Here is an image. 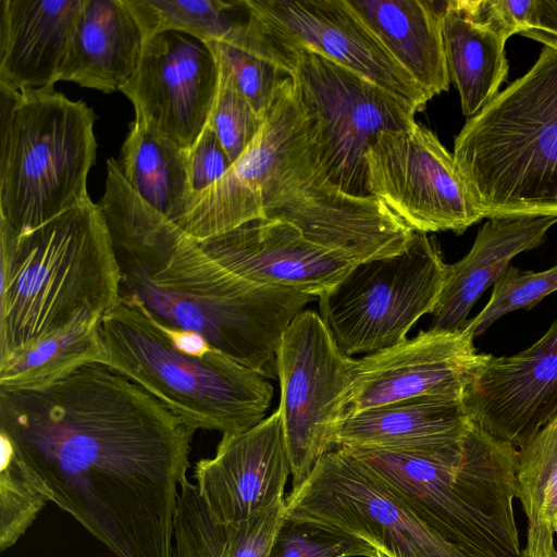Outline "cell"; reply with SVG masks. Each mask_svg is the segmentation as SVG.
I'll use <instances>...</instances> for the list:
<instances>
[{"label": "cell", "mask_w": 557, "mask_h": 557, "mask_svg": "<svg viewBox=\"0 0 557 557\" xmlns=\"http://www.w3.org/2000/svg\"><path fill=\"white\" fill-rule=\"evenodd\" d=\"M120 270V299L164 330L195 333L215 351L277 377L284 332L315 297L230 271L200 242L146 203L107 161L99 202Z\"/></svg>", "instance_id": "2"}, {"label": "cell", "mask_w": 557, "mask_h": 557, "mask_svg": "<svg viewBox=\"0 0 557 557\" xmlns=\"http://www.w3.org/2000/svg\"><path fill=\"white\" fill-rule=\"evenodd\" d=\"M219 76L206 41L164 32L145 38L139 63L120 91L132 101L135 117L188 150L207 125Z\"/></svg>", "instance_id": "13"}, {"label": "cell", "mask_w": 557, "mask_h": 557, "mask_svg": "<svg viewBox=\"0 0 557 557\" xmlns=\"http://www.w3.org/2000/svg\"><path fill=\"white\" fill-rule=\"evenodd\" d=\"M285 517V499L234 525H224L227 557H269Z\"/></svg>", "instance_id": "34"}, {"label": "cell", "mask_w": 557, "mask_h": 557, "mask_svg": "<svg viewBox=\"0 0 557 557\" xmlns=\"http://www.w3.org/2000/svg\"><path fill=\"white\" fill-rule=\"evenodd\" d=\"M238 90L256 112L265 117L281 81L286 76L262 55L236 44L206 41Z\"/></svg>", "instance_id": "32"}, {"label": "cell", "mask_w": 557, "mask_h": 557, "mask_svg": "<svg viewBox=\"0 0 557 557\" xmlns=\"http://www.w3.org/2000/svg\"><path fill=\"white\" fill-rule=\"evenodd\" d=\"M556 557H557V555H556Z\"/></svg>", "instance_id": "40"}, {"label": "cell", "mask_w": 557, "mask_h": 557, "mask_svg": "<svg viewBox=\"0 0 557 557\" xmlns=\"http://www.w3.org/2000/svg\"><path fill=\"white\" fill-rule=\"evenodd\" d=\"M0 362L120 301L110 232L90 198L25 233L0 220Z\"/></svg>", "instance_id": "3"}, {"label": "cell", "mask_w": 557, "mask_h": 557, "mask_svg": "<svg viewBox=\"0 0 557 557\" xmlns=\"http://www.w3.org/2000/svg\"><path fill=\"white\" fill-rule=\"evenodd\" d=\"M219 71L218 91L207 125L216 134L234 163L255 139L264 117L256 112L220 64Z\"/></svg>", "instance_id": "33"}, {"label": "cell", "mask_w": 557, "mask_h": 557, "mask_svg": "<svg viewBox=\"0 0 557 557\" xmlns=\"http://www.w3.org/2000/svg\"><path fill=\"white\" fill-rule=\"evenodd\" d=\"M377 557H388V556H387V555H385L384 553H382V552H380V550H379V552H377Z\"/></svg>", "instance_id": "38"}, {"label": "cell", "mask_w": 557, "mask_h": 557, "mask_svg": "<svg viewBox=\"0 0 557 557\" xmlns=\"http://www.w3.org/2000/svg\"><path fill=\"white\" fill-rule=\"evenodd\" d=\"M356 359L336 344L320 314L298 313L277 350L281 414L293 490L319 459L336 446L337 434L350 417Z\"/></svg>", "instance_id": "11"}, {"label": "cell", "mask_w": 557, "mask_h": 557, "mask_svg": "<svg viewBox=\"0 0 557 557\" xmlns=\"http://www.w3.org/2000/svg\"><path fill=\"white\" fill-rule=\"evenodd\" d=\"M195 432L177 417L88 399L9 446L49 502L117 557H173Z\"/></svg>", "instance_id": "1"}, {"label": "cell", "mask_w": 557, "mask_h": 557, "mask_svg": "<svg viewBox=\"0 0 557 557\" xmlns=\"http://www.w3.org/2000/svg\"><path fill=\"white\" fill-rule=\"evenodd\" d=\"M186 151L189 196L207 190L219 182L233 165V161L216 134L208 125L196 143Z\"/></svg>", "instance_id": "35"}, {"label": "cell", "mask_w": 557, "mask_h": 557, "mask_svg": "<svg viewBox=\"0 0 557 557\" xmlns=\"http://www.w3.org/2000/svg\"><path fill=\"white\" fill-rule=\"evenodd\" d=\"M119 164L125 181L146 203L173 222L178 218L190 195L185 149L135 117Z\"/></svg>", "instance_id": "25"}, {"label": "cell", "mask_w": 557, "mask_h": 557, "mask_svg": "<svg viewBox=\"0 0 557 557\" xmlns=\"http://www.w3.org/2000/svg\"><path fill=\"white\" fill-rule=\"evenodd\" d=\"M465 330L420 331L393 347L356 359L350 416L417 397L463 400L490 355Z\"/></svg>", "instance_id": "15"}, {"label": "cell", "mask_w": 557, "mask_h": 557, "mask_svg": "<svg viewBox=\"0 0 557 557\" xmlns=\"http://www.w3.org/2000/svg\"><path fill=\"white\" fill-rule=\"evenodd\" d=\"M49 503L8 443L1 440L0 550L12 547Z\"/></svg>", "instance_id": "29"}, {"label": "cell", "mask_w": 557, "mask_h": 557, "mask_svg": "<svg viewBox=\"0 0 557 557\" xmlns=\"http://www.w3.org/2000/svg\"><path fill=\"white\" fill-rule=\"evenodd\" d=\"M557 290V262L542 272L520 271L509 267L494 283L485 307L471 320L465 331L473 338L481 336L496 320L518 309L530 310L545 296Z\"/></svg>", "instance_id": "31"}, {"label": "cell", "mask_w": 557, "mask_h": 557, "mask_svg": "<svg viewBox=\"0 0 557 557\" xmlns=\"http://www.w3.org/2000/svg\"><path fill=\"white\" fill-rule=\"evenodd\" d=\"M556 533H557V520H556Z\"/></svg>", "instance_id": "39"}, {"label": "cell", "mask_w": 557, "mask_h": 557, "mask_svg": "<svg viewBox=\"0 0 557 557\" xmlns=\"http://www.w3.org/2000/svg\"><path fill=\"white\" fill-rule=\"evenodd\" d=\"M273 45L278 67L290 76L299 104L313 125L330 181L347 195L369 197L366 154L371 143L383 132L411 126L418 110L317 52Z\"/></svg>", "instance_id": "8"}, {"label": "cell", "mask_w": 557, "mask_h": 557, "mask_svg": "<svg viewBox=\"0 0 557 557\" xmlns=\"http://www.w3.org/2000/svg\"><path fill=\"white\" fill-rule=\"evenodd\" d=\"M454 159L486 218L557 215V50L467 120Z\"/></svg>", "instance_id": "5"}, {"label": "cell", "mask_w": 557, "mask_h": 557, "mask_svg": "<svg viewBox=\"0 0 557 557\" xmlns=\"http://www.w3.org/2000/svg\"><path fill=\"white\" fill-rule=\"evenodd\" d=\"M83 0H2L0 83L15 89L54 87Z\"/></svg>", "instance_id": "19"}, {"label": "cell", "mask_w": 557, "mask_h": 557, "mask_svg": "<svg viewBox=\"0 0 557 557\" xmlns=\"http://www.w3.org/2000/svg\"><path fill=\"white\" fill-rule=\"evenodd\" d=\"M100 321L78 323L45 337L23 352L1 361L0 386L37 387L85 363L102 362L98 331Z\"/></svg>", "instance_id": "28"}, {"label": "cell", "mask_w": 557, "mask_h": 557, "mask_svg": "<svg viewBox=\"0 0 557 557\" xmlns=\"http://www.w3.org/2000/svg\"><path fill=\"white\" fill-rule=\"evenodd\" d=\"M534 28L557 33V0H540L539 24Z\"/></svg>", "instance_id": "36"}, {"label": "cell", "mask_w": 557, "mask_h": 557, "mask_svg": "<svg viewBox=\"0 0 557 557\" xmlns=\"http://www.w3.org/2000/svg\"><path fill=\"white\" fill-rule=\"evenodd\" d=\"M366 182L368 195L414 232L462 234L486 218L454 156L417 122L374 138L366 154Z\"/></svg>", "instance_id": "12"}, {"label": "cell", "mask_w": 557, "mask_h": 557, "mask_svg": "<svg viewBox=\"0 0 557 557\" xmlns=\"http://www.w3.org/2000/svg\"><path fill=\"white\" fill-rule=\"evenodd\" d=\"M450 79L462 113L473 117L497 95L508 73L505 44L510 35L483 15L473 0L447 1L442 21Z\"/></svg>", "instance_id": "24"}, {"label": "cell", "mask_w": 557, "mask_h": 557, "mask_svg": "<svg viewBox=\"0 0 557 557\" xmlns=\"http://www.w3.org/2000/svg\"><path fill=\"white\" fill-rule=\"evenodd\" d=\"M391 57L431 98L449 87L442 21L447 1L347 0Z\"/></svg>", "instance_id": "22"}, {"label": "cell", "mask_w": 557, "mask_h": 557, "mask_svg": "<svg viewBox=\"0 0 557 557\" xmlns=\"http://www.w3.org/2000/svg\"><path fill=\"white\" fill-rule=\"evenodd\" d=\"M290 472L276 409L251 429L223 434L214 456L196 462L194 478L212 518L234 525L285 499Z\"/></svg>", "instance_id": "16"}, {"label": "cell", "mask_w": 557, "mask_h": 557, "mask_svg": "<svg viewBox=\"0 0 557 557\" xmlns=\"http://www.w3.org/2000/svg\"><path fill=\"white\" fill-rule=\"evenodd\" d=\"M447 269L435 238L416 232L405 251L356 264L319 297L320 317L347 356L393 347L433 312Z\"/></svg>", "instance_id": "9"}, {"label": "cell", "mask_w": 557, "mask_h": 557, "mask_svg": "<svg viewBox=\"0 0 557 557\" xmlns=\"http://www.w3.org/2000/svg\"><path fill=\"white\" fill-rule=\"evenodd\" d=\"M469 417L520 448L557 413V319L529 348L490 355L465 397Z\"/></svg>", "instance_id": "17"}, {"label": "cell", "mask_w": 557, "mask_h": 557, "mask_svg": "<svg viewBox=\"0 0 557 557\" xmlns=\"http://www.w3.org/2000/svg\"><path fill=\"white\" fill-rule=\"evenodd\" d=\"M144 40L125 0H83L59 81L120 90L139 63Z\"/></svg>", "instance_id": "21"}, {"label": "cell", "mask_w": 557, "mask_h": 557, "mask_svg": "<svg viewBox=\"0 0 557 557\" xmlns=\"http://www.w3.org/2000/svg\"><path fill=\"white\" fill-rule=\"evenodd\" d=\"M521 35L557 50V33L555 32L543 28H531L522 32Z\"/></svg>", "instance_id": "37"}, {"label": "cell", "mask_w": 557, "mask_h": 557, "mask_svg": "<svg viewBox=\"0 0 557 557\" xmlns=\"http://www.w3.org/2000/svg\"><path fill=\"white\" fill-rule=\"evenodd\" d=\"M472 422L462 400L417 397L350 416L336 446L431 453L459 440Z\"/></svg>", "instance_id": "23"}, {"label": "cell", "mask_w": 557, "mask_h": 557, "mask_svg": "<svg viewBox=\"0 0 557 557\" xmlns=\"http://www.w3.org/2000/svg\"><path fill=\"white\" fill-rule=\"evenodd\" d=\"M447 540L482 557H520L518 448L478 422L431 454L345 448Z\"/></svg>", "instance_id": "4"}, {"label": "cell", "mask_w": 557, "mask_h": 557, "mask_svg": "<svg viewBox=\"0 0 557 557\" xmlns=\"http://www.w3.org/2000/svg\"><path fill=\"white\" fill-rule=\"evenodd\" d=\"M200 244L213 259L244 278L315 298L334 288L356 265L281 220H252Z\"/></svg>", "instance_id": "18"}, {"label": "cell", "mask_w": 557, "mask_h": 557, "mask_svg": "<svg viewBox=\"0 0 557 557\" xmlns=\"http://www.w3.org/2000/svg\"><path fill=\"white\" fill-rule=\"evenodd\" d=\"M144 38L164 32L184 33L203 41L233 42L246 32V0H125Z\"/></svg>", "instance_id": "27"}, {"label": "cell", "mask_w": 557, "mask_h": 557, "mask_svg": "<svg viewBox=\"0 0 557 557\" xmlns=\"http://www.w3.org/2000/svg\"><path fill=\"white\" fill-rule=\"evenodd\" d=\"M102 362L163 403L190 428L243 432L264 420L273 388L258 372L210 349L190 354L120 299L98 326Z\"/></svg>", "instance_id": "7"}, {"label": "cell", "mask_w": 557, "mask_h": 557, "mask_svg": "<svg viewBox=\"0 0 557 557\" xmlns=\"http://www.w3.org/2000/svg\"><path fill=\"white\" fill-rule=\"evenodd\" d=\"M267 37L341 64L421 111L430 97L391 57L347 0H246Z\"/></svg>", "instance_id": "14"}, {"label": "cell", "mask_w": 557, "mask_h": 557, "mask_svg": "<svg viewBox=\"0 0 557 557\" xmlns=\"http://www.w3.org/2000/svg\"><path fill=\"white\" fill-rule=\"evenodd\" d=\"M285 515L358 536L388 557H482L443 536L369 467L330 450L285 497Z\"/></svg>", "instance_id": "10"}, {"label": "cell", "mask_w": 557, "mask_h": 557, "mask_svg": "<svg viewBox=\"0 0 557 557\" xmlns=\"http://www.w3.org/2000/svg\"><path fill=\"white\" fill-rule=\"evenodd\" d=\"M96 113L54 87L0 83V220L29 232L89 197Z\"/></svg>", "instance_id": "6"}, {"label": "cell", "mask_w": 557, "mask_h": 557, "mask_svg": "<svg viewBox=\"0 0 557 557\" xmlns=\"http://www.w3.org/2000/svg\"><path fill=\"white\" fill-rule=\"evenodd\" d=\"M517 498L527 517L520 557H556L557 413L518 448Z\"/></svg>", "instance_id": "26"}, {"label": "cell", "mask_w": 557, "mask_h": 557, "mask_svg": "<svg viewBox=\"0 0 557 557\" xmlns=\"http://www.w3.org/2000/svg\"><path fill=\"white\" fill-rule=\"evenodd\" d=\"M557 215H505L488 219L470 251L448 264L447 277L433 310L430 329L465 330L469 312L519 253L539 247Z\"/></svg>", "instance_id": "20"}, {"label": "cell", "mask_w": 557, "mask_h": 557, "mask_svg": "<svg viewBox=\"0 0 557 557\" xmlns=\"http://www.w3.org/2000/svg\"><path fill=\"white\" fill-rule=\"evenodd\" d=\"M377 552L358 536L285 515L269 557H377Z\"/></svg>", "instance_id": "30"}]
</instances>
